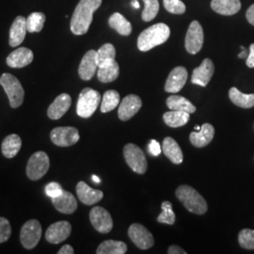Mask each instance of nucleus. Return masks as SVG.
<instances>
[{"label": "nucleus", "mask_w": 254, "mask_h": 254, "mask_svg": "<svg viewBox=\"0 0 254 254\" xmlns=\"http://www.w3.org/2000/svg\"><path fill=\"white\" fill-rule=\"evenodd\" d=\"M120 74V67L116 61H111L109 63L98 66L97 77L102 83H110L115 81Z\"/></svg>", "instance_id": "a878e982"}, {"label": "nucleus", "mask_w": 254, "mask_h": 254, "mask_svg": "<svg viewBox=\"0 0 254 254\" xmlns=\"http://www.w3.org/2000/svg\"><path fill=\"white\" fill-rule=\"evenodd\" d=\"M49 167L50 160L47 154L42 151L36 152L30 156L27 162V177L32 181L40 180L48 172Z\"/></svg>", "instance_id": "423d86ee"}, {"label": "nucleus", "mask_w": 254, "mask_h": 254, "mask_svg": "<svg viewBox=\"0 0 254 254\" xmlns=\"http://www.w3.org/2000/svg\"><path fill=\"white\" fill-rule=\"evenodd\" d=\"M168 254H186L187 253L178 246H171L168 250Z\"/></svg>", "instance_id": "a18cd8bd"}, {"label": "nucleus", "mask_w": 254, "mask_h": 254, "mask_svg": "<svg viewBox=\"0 0 254 254\" xmlns=\"http://www.w3.org/2000/svg\"><path fill=\"white\" fill-rule=\"evenodd\" d=\"M11 236V226L7 218L0 217V244L9 240Z\"/></svg>", "instance_id": "ea45409f"}, {"label": "nucleus", "mask_w": 254, "mask_h": 254, "mask_svg": "<svg viewBox=\"0 0 254 254\" xmlns=\"http://www.w3.org/2000/svg\"><path fill=\"white\" fill-rule=\"evenodd\" d=\"M188 71L185 67L178 66L175 67L169 74L167 81L165 84V91L167 92H179L188 80Z\"/></svg>", "instance_id": "f3484780"}, {"label": "nucleus", "mask_w": 254, "mask_h": 254, "mask_svg": "<svg viewBox=\"0 0 254 254\" xmlns=\"http://www.w3.org/2000/svg\"><path fill=\"white\" fill-rule=\"evenodd\" d=\"M215 136V128L210 124H203L200 131L192 132L190 139L192 145L202 148L208 145Z\"/></svg>", "instance_id": "5701e85b"}, {"label": "nucleus", "mask_w": 254, "mask_h": 254, "mask_svg": "<svg viewBox=\"0 0 254 254\" xmlns=\"http://www.w3.org/2000/svg\"><path fill=\"white\" fill-rule=\"evenodd\" d=\"M142 107V101L136 94H129L126 96L120 104L118 109L119 119L127 122L133 118Z\"/></svg>", "instance_id": "ddd939ff"}, {"label": "nucleus", "mask_w": 254, "mask_h": 254, "mask_svg": "<svg viewBox=\"0 0 254 254\" xmlns=\"http://www.w3.org/2000/svg\"><path fill=\"white\" fill-rule=\"evenodd\" d=\"M162 212L158 216L157 221L160 223H165L169 225H173L175 223V214L173 212V204L171 201H163L161 204Z\"/></svg>", "instance_id": "c9c22d12"}, {"label": "nucleus", "mask_w": 254, "mask_h": 254, "mask_svg": "<svg viewBox=\"0 0 254 254\" xmlns=\"http://www.w3.org/2000/svg\"><path fill=\"white\" fill-rule=\"evenodd\" d=\"M102 0H80L71 19V31L74 35H84L91 26L93 13L100 8Z\"/></svg>", "instance_id": "f257e3e1"}, {"label": "nucleus", "mask_w": 254, "mask_h": 254, "mask_svg": "<svg viewBox=\"0 0 254 254\" xmlns=\"http://www.w3.org/2000/svg\"><path fill=\"white\" fill-rule=\"evenodd\" d=\"M246 64L249 68H254V44H252L250 46V53L247 58Z\"/></svg>", "instance_id": "37998d69"}, {"label": "nucleus", "mask_w": 254, "mask_h": 254, "mask_svg": "<svg viewBox=\"0 0 254 254\" xmlns=\"http://www.w3.org/2000/svg\"><path fill=\"white\" fill-rule=\"evenodd\" d=\"M128 236L140 250H148L154 244V236L139 223H134L128 229Z\"/></svg>", "instance_id": "9b49d317"}, {"label": "nucleus", "mask_w": 254, "mask_h": 254, "mask_svg": "<svg viewBox=\"0 0 254 254\" xmlns=\"http://www.w3.org/2000/svg\"><path fill=\"white\" fill-rule=\"evenodd\" d=\"M0 85L8 95L9 106L12 109L19 108L24 102L25 91L17 77L11 73H3L0 77Z\"/></svg>", "instance_id": "20e7f679"}, {"label": "nucleus", "mask_w": 254, "mask_h": 254, "mask_svg": "<svg viewBox=\"0 0 254 254\" xmlns=\"http://www.w3.org/2000/svg\"><path fill=\"white\" fill-rule=\"evenodd\" d=\"M162 152L174 164H181L184 159V155L179 144L173 137L167 136L163 140Z\"/></svg>", "instance_id": "393cba45"}, {"label": "nucleus", "mask_w": 254, "mask_h": 254, "mask_svg": "<svg viewBox=\"0 0 254 254\" xmlns=\"http://www.w3.org/2000/svg\"><path fill=\"white\" fill-rule=\"evenodd\" d=\"M203 30L198 21H193L187 32L185 46L187 51L191 55L199 53L203 45Z\"/></svg>", "instance_id": "9d476101"}, {"label": "nucleus", "mask_w": 254, "mask_h": 254, "mask_svg": "<svg viewBox=\"0 0 254 254\" xmlns=\"http://www.w3.org/2000/svg\"><path fill=\"white\" fill-rule=\"evenodd\" d=\"M101 101L100 93L91 88H85L82 90L77 105L76 113L81 118H90L98 108Z\"/></svg>", "instance_id": "39448f33"}, {"label": "nucleus", "mask_w": 254, "mask_h": 254, "mask_svg": "<svg viewBox=\"0 0 254 254\" xmlns=\"http://www.w3.org/2000/svg\"><path fill=\"white\" fill-rule=\"evenodd\" d=\"M79 133L75 127H56L51 133L50 138L55 145L60 147H70L79 140Z\"/></svg>", "instance_id": "1a4fd4ad"}, {"label": "nucleus", "mask_w": 254, "mask_h": 254, "mask_svg": "<svg viewBox=\"0 0 254 254\" xmlns=\"http://www.w3.org/2000/svg\"><path fill=\"white\" fill-rule=\"evenodd\" d=\"M98 69L97 51L90 50L82 58L81 63L78 68V74L82 80H91Z\"/></svg>", "instance_id": "2eb2a0df"}, {"label": "nucleus", "mask_w": 254, "mask_h": 254, "mask_svg": "<svg viewBox=\"0 0 254 254\" xmlns=\"http://www.w3.org/2000/svg\"><path fill=\"white\" fill-rule=\"evenodd\" d=\"M33 52L27 47H19L8 56L6 63L10 68H24L32 63Z\"/></svg>", "instance_id": "6ab92c4d"}, {"label": "nucleus", "mask_w": 254, "mask_h": 254, "mask_svg": "<svg viewBox=\"0 0 254 254\" xmlns=\"http://www.w3.org/2000/svg\"><path fill=\"white\" fill-rule=\"evenodd\" d=\"M45 190H46V195L48 197H50L51 199H53V198L60 196L63 193L64 190H63L62 186L59 183L51 182V183L46 185Z\"/></svg>", "instance_id": "a19ab883"}, {"label": "nucleus", "mask_w": 254, "mask_h": 254, "mask_svg": "<svg viewBox=\"0 0 254 254\" xmlns=\"http://www.w3.org/2000/svg\"><path fill=\"white\" fill-rule=\"evenodd\" d=\"M190 120V115L188 112L180 110H172L164 113V123L168 127L177 128L186 126Z\"/></svg>", "instance_id": "cd10ccee"}, {"label": "nucleus", "mask_w": 254, "mask_h": 254, "mask_svg": "<svg viewBox=\"0 0 254 254\" xmlns=\"http://www.w3.org/2000/svg\"><path fill=\"white\" fill-rule=\"evenodd\" d=\"M124 156L131 170L138 174H144L148 163L143 151L136 144L128 143L124 148Z\"/></svg>", "instance_id": "0eeeda50"}, {"label": "nucleus", "mask_w": 254, "mask_h": 254, "mask_svg": "<svg viewBox=\"0 0 254 254\" xmlns=\"http://www.w3.org/2000/svg\"><path fill=\"white\" fill-rule=\"evenodd\" d=\"M91 179H92V181L94 182L95 184H99L101 182L100 178L97 177L96 175H92V176H91Z\"/></svg>", "instance_id": "8fccbe9b"}, {"label": "nucleus", "mask_w": 254, "mask_h": 254, "mask_svg": "<svg viewBox=\"0 0 254 254\" xmlns=\"http://www.w3.org/2000/svg\"><path fill=\"white\" fill-rule=\"evenodd\" d=\"M211 8L221 15H234L241 9L240 0H212Z\"/></svg>", "instance_id": "b1692460"}, {"label": "nucleus", "mask_w": 254, "mask_h": 254, "mask_svg": "<svg viewBox=\"0 0 254 254\" xmlns=\"http://www.w3.org/2000/svg\"><path fill=\"white\" fill-rule=\"evenodd\" d=\"M238 242L243 249L254 250V230H242L238 235Z\"/></svg>", "instance_id": "4c0bfd02"}, {"label": "nucleus", "mask_w": 254, "mask_h": 254, "mask_svg": "<svg viewBox=\"0 0 254 254\" xmlns=\"http://www.w3.org/2000/svg\"><path fill=\"white\" fill-rule=\"evenodd\" d=\"M72 98L67 93L60 94L47 109V116L51 120H60L69 110Z\"/></svg>", "instance_id": "a211bd4d"}, {"label": "nucleus", "mask_w": 254, "mask_h": 254, "mask_svg": "<svg viewBox=\"0 0 254 254\" xmlns=\"http://www.w3.org/2000/svg\"><path fill=\"white\" fill-rule=\"evenodd\" d=\"M27 31V18L17 16L9 28V46L11 47L20 46L25 40Z\"/></svg>", "instance_id": "412c9836"}, {"label": "nucleus", "mask_w": 254, "mask_h": 254, "mask_svg": "<svg viewBox=\"0 0 254 254\" xmlns=\"http://www.w3.org/2000/svg\"><path fill=\"white\" fill-rule=\"evenodd\" d=\"M241 49L243 50L240 54L238 55V58L239 59H247L248 58V56H249V54H248V52H247V50H246L245 48L243 47V46H241Z\"/></svg>", "instance_id": "de8ad7c7"}, {"label": "nucleus", "mask_w": 254, "mask_h": 254, "mask_svg": "<svg viewBox=\"0 0 254 254\" xmlns=\"http://www.w3.org/2000/svg\"><path fill=\"white\" fill-rule=\"evenodd\" d=\"M215 72V66L210 59H204L199 67L195 68L191 82L195 85L206 87Z\"/></svg>", "instance_id": "dca6fc26"}, {"label": "nucleus", "mask_w": 254, "mask_h": 254, "mask_svg": "<svg viewBox=\"0 0 254 254\" xmlns=\"http://www.w3.org/2000/svg\"><path fill=\"white\" fill-rule=\"evenodd\" d=\"M42 233V225L37 219L27 221L20 232V241L23 247L27 250L34 249L41 239Z\"/></svg>", "instance_id": "6e6552de"}, {"label": "nucleus", "mask_w": 254, "mask_h": 254, "mask_svg": "<svg viewBox=\"0 0 254 254\" xmlns=\"http://www.w3.org/2000/svg\"><path fill=\"white\" fill-rule=\"evenodd\" d=\"M229 97L230 100L233 102L237 107L242 109H251L254 107V94H246L236 87L231 88L229 91Z\"/></svg>", "instance_id": "c756f323"}, {"label": "nucleus", "mask_w": 254, "mask_h": 254, "mask_svg": "<svg viewBox=\"0 0 254 254\" xmlns=\"http://www.w3.org/2000/svg\"><path fill=\"white\" fill-rule=\"evenodd\" d=\"M148 150H149L150 154H153L154 156H158L159 154H161L162 148L160 147V144L155 139H152L148 145Z\"/></svg>", "instance_id": "79ce46f5"}, {"label": "nucleus", "mask_w": 254, "mask_h": 254, "mask_svg": "<svg viewBox=\"0 0 254 254\" xmlns=\"http://www.w3.org/2000/svg\"><path fill=\"white\" fill-rule=\"evenodd\" d=\"M246 17H247L248 22H249L251 25L254 26V5H252V6L248 9V10H247V12H246Z\"/></svg>", "instance_id": "c03bdc74"}, {"label": "nucleus", "mask_w": 254, "mask_h": 254, "mask_svg": "<svg viewBox=\"0 0 254 254\" xmlns=\"http://www.w3.org/2000/svg\"><path fill=\"white\" fill-rule=\"evenodd\" d=\"M116 57V49L111 44H105L101 46L99 50L97 51V62L98 66L102 64L114 61Z\"/></svg>", "instance_id": "f704fd0d"}, {"label": "nucleus", "mask_w": 254, "mask_h": 254, "mask_svg": "<svg viewBox=\"0 0 254 254\" xmlns=\"http://www.w3.org/2000/svg\"><path fill=\"white\" fill-rule=\"evenodd\" d=\"M90 220L93 228L101 234H108L113 228V220L109 211L101 206L91 209Z\"/></svg>", "instance_id": "f8f14e48"}, {"label": "nucleus", "mask_w": 254, "mask_h": 254, "mask_svg": "<svg viewBox=\"0 0 254 254\" xmlns=\"http://www.w3.org/2000/svg\"><path fill=\"white\" fill-rule=\"evenodd\" d=\"M72 232V225L68 221H58L50 225L46 233V239L51 244H60L65 241Z\"/></svg>", "instance_id": "4468645a"}, {"label": "nucleus", "mask_w": 254, "mask_h": 254, "mask_svg": "<svg viewBox=\"0 0 254 254\" xmlns=\"http://www.w3.org/2000/svg\"><path fill=\"white\" fill-rule=\"evenodd\" d=\"M171 35V29L164 23L155 24L143 30L137 39V47L140 51L146 52L154 47L166 43Z\"/></svg>", "instance_id": "f03ea898"}, {"label": "nucleus", "mask_w": 254, "mask_h": 254, "mask_svg": "<svg viewBox=\"0 0 254 254\" xmlns=\"http://www.w3.org/2000/svg\"><path fill=\"white\" fill-rule=\"evenodd\" d=\"M144 9L141 18L144 22H150L155 18L159 11L158 0H143Z\"/></svg>", "instance_id": "e433bc0d"}, {"label": "nucleus", "mask_w": 254, "mask_h": 254, "mask_svg": "<svg viewBox=\"0 0 254 254\" xmlns=\"http://www.w3.org/2000/svg\"><path fill=\"white\" fill-rule=\"evenodd\" d=\"M120 104V94L117 91L109 90L105 92L103 100L101 103V111L103 113H108L116 109Z\"/></svg>", "instance_id": "473e14b6"}, {"label": "nucleus", "mask_w": 254, "mask_h": 254, "mask_svg": "<svg viewBox=\"0 0 254 254\" xmlns=\"http://www.w3.org/2000/svg\"><path fill=\"white\" fill-rule=\"evenodd\" d=\"M200 128H201V127H199V126H196V127H195V130H198V131H200Z\"/></svg>", "instance_id": "3c124183"}, {"label": "nucleus", "mask_w": 254, "mask_h": 254, "mask_svg": "<svg viewBox=\"0 0 254 254\" xmlns=\"http://www.w3.org/2000/svg\"><path fill=\"white\" fill-rule=\"evenodd\" d=\"M164 7L173 14H183L186 12V5L181 0H163Z\"/></svg>", "instance_id": "58836bf2"}, {"label": "nucleus", "mask_w": 254, "mask_h": 254, "mask_svg": "<svg viewBox=\"0 0 254 254\" xmlns=\"http://www.w3.org/2000/svg\"><path fill=\"white\" fill-rule=\"evenodd\" d=\"M167 107L172 110H180L185 111L188 113H194L196 111L195 106L191 103L190 101L188 100L187 98L180 96V95H171L168 97L166 101Z\"/></svg>", "instance_id": "7c9ffc66"}, {"label": "nucleus", "mask_w": 254, "mask_h": 254, "mask_svg": "<svg viewBox=\"0 0 254 254\" xmlns=\"http://www.w3.org/2000/svg\"><path fill=\"white\" fill-rule=\"evenodd\" d=\"M46 15L43 12H32L27 18V31L29 33L41 32L45 26Z\"/></svg>", "instance_id": "72a5a7b5"}, {"label": "nucleus", "mask_w": 254, "mask_h": 254, "mask_svg": "<svg viewBox=\"0 0 254 254\" xmlns=\"http://www.w3.org/2000/svg\"><path fill=\"white\" fill-rule=\"evenodd\" d=\"M176 197L188 211L197 215H203L207 212V202L198 191L190 186L183 185L175 191Z\"/></svg>", "instance_id": "7ed1b4c3"}, {"label": "nucleus", "mask_w": 254, "mask_h": 254, "mask_svg": "<svg viewBox=\"0 0 254 254\" xmlns=\"http://www.w3.org/2000/svg\"><path fill=\"white\" fill-rule=\"evenodd\" d=\"M109 27L115 29L123 36H129L132 32L131 23L119 12L113 13L109 19Z\"/></svg>", "instance_id": "c85d7f7f"}, {"label": "nucleus", "mask_w": 254, "mask_h": 254, "mask_svg": "<svg viewBox=\"0 0 254 254\" xmlns=\"http://www.w3.org/2000/svg\"><path fill=\"white\" fill-rule=\"evenodd\" d=\"M127 252V246L125 242L116 240H106L98 247L97 254H125Z\"/></svg>", "instance_id": "2f4dec72"}, {"label": "nucleus", "mask_w": 254, "mask_h": 254, "mask_svg": "<svg viewBox=\"0 0 254 254\" xmlns=\"http://www.w3.org/2000/svg\"><path fill=\"white\" fill-rule=\"evenodd\" d=\"M131 6L132 7H134L135 9H139V3L137 2V0H132V2H131Z\"/></svg>", "instance_id": "09e8293b"}, {"label": "nucleus", "mask_w": 254, "mask_h": 254, "mask_svg": "<svg viewBox=\"0 0 254 254\" xmlns=\"http://www.w3.org/2000/svg\"><path fill=\"white\" fill-rule=\"evenodd\" d=\"M74 253L73 248L71 245H64L59 252L58 254H73Z\"/></svg>", "instance_id": "49530a36"}, {"label": "nucleus", "mask_w": 254, "mask_h": 254, "mask_svg": "<svg viewBox=\"0 0 254 254\" xmlns=\"http://www.w3.org/2000/svg\"><path fill=\"white\" fill-rule=\"evenodd\" d=\"M76 194L79 200L85 205H93L99 202L104 197L102 191L93 190L85 182L82 181L76 185Z\"/></svg>", "instance_id": "aec40b11"}, {"label": "nucleus", "mask_w": 254, "mask_h": 254, "mask_svg": "<svg viewBox=\"0 0 254 254\" xmlns=\"http://www.w3.org/2000/svg\"><path fill=\"white\" fill-rule=\"evenodd\" d=\"M55 208L60 213L71 215L77 209V201L73 194L69 191L64 190L63 193L52 199Z\"/></svg>", "instance_id": "4be33fe9"}, {"label": "nucleus", "mask_w": 254, "mask_h": 254, "mask_svg": "<svg viewBox=\"0 0 254 254\" xmlns=\"http://www.w3.org/2000/svg\"><path fill=\"white\" fill-rule=\"evenodd\" d=\"M22 147V139L16 134L6 136L1 144L2 154L7 158H13L16 156Z\"/></svg>", "instance_id": "bb28decb"}]
</instances>
